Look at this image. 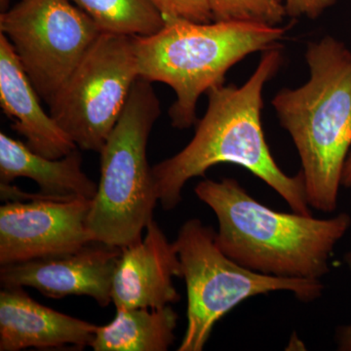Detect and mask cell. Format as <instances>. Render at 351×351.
<instances>
[{
    "mask_svg": "<svg viewBox=\"0 0 351 351\" xmlns=\"http://www.w3.org/2000/svg\"><path fill=\"white\" fill-rule=\"evenodd\" d=\"M282 64L278 45L265 50L257 69L242 86L223 84L206 92L208 108L195 137L179 154L152 167L158 201L172 210L189 180L203 177L219 163L250 171L274 189L295 213L311 215L302 172L290 177L277 165L262 125L263 90Z\"/></svg>",
    "mask_w": 351,
    "mask_h": 351,
    "instance_id": "6da1fadb",
    "label": "cell"
},
{
    "mask_svg": "<svg viewBox=\"0 0 351 351\" xmlns=\"http://www.w3.org/2000/svg\"><path fill=\"white\" fill-rule=\"evenodd\" d=\"M196 195L219 221L216 242L242 267L287 278L320 279L351 226L346 213L330 219L274 211L252 197L237 180H204Z\"/></svg>",
    "mask_w": 351,
    "mask_h": 351,
    "instance_id": "7a4b0ae2",
    "label": "cell"
},
{
    "mask_svg": "<svg viewBox=\"0 0 351 351\" xmlns=\"http://www.w3.org/2000/svg\"><path fill=\"white\" fill-rule=\"evenodd\" d=\"M306 60L308 82L281 90L272 106L299 152L309 207L331 213L351 149V51L325 36L308 43Z\"/></svg>",
    "mask_w": 351,
    "mask_h": 351,
    "instance_id": "3957f363",
    "label": "cell"
},
{
    "mask_svg": "<svg viewBox=\"0 0 351 351\" xmlns=\"http://www.w3.org/2000/svg\"><path fill=\"white\" fill-rule=\"evenodd\" d=\"M287 29L244 22L202 23L165 18L149 36H134L138 76L163 82L175 91L169 110L173 127L197 122L196 104L210 88L223 84L228 69L258 51L278 45Z\"/></svg>",
    "mask_w": 351,
    "mask_h": 351,
    "instance_id": "277c9868",
    "label": "cell"
},
{
    "mask_svg": "<svg viewBox=\"0 0 351 351\" xmlns=\"http://www.w3.org/2000/svg\"><path fill=\"white\" fill-rule=\"evenodd\" d=\"M160 114V101L152 82L137 78L100 152V182L88 216L94 241L125 248L143 239L154 219L158 196L147 147Z\"/></svg>",
    "mask_w": 351,
    "mask_h": 351,
    "instance_id": "5b68a950",
    "label": "cell"
},
{
    "mask_svg": "<svg viewBox=\"0 0 351 351\" xmlns=\"http://www.w3.org/2000/svg\"><path fill=\"white\" fill-rule=\"evenodd\" d=\"M188 290V327L178 351H201L226 313L254 295L290 291L301 302L322 294L320 279L287 278L242 267L219 249L216 232L198 219L186 221L174 242Z\"/></svg>",
    "mask_w": 351,
    "mask_h": 351,
    "instance_id": "8992f818",
    "label": "cell"
},
{
    "mask_svg": "<svg viewBox=\"0 0 351 351\" xmlns=\"http://www.w3.org/2000/svg\"><path fill=\"white\" fill-rule=\"evenodd\" d=\"M138 77L134 36L101 32L48 104L51 117L78 149L100 154Z\"/></svg>",
    "mask_w": 351,
    "mask_h": 351,
    "instance_id": "52a82bcc",
    "label": "cell"
},
{
    "mask_svg": "<svg viewBox=\"0 0 351 351\" xmlns=\"http://www.w3.org/2000/svg\"><path fill=\"white\" fill-rule=\"evenodd\" d=\"M0 32L49 104L101 32L69 0H22L0 15Z\"/></svg>",
    "mask_w": 351,
    "mask_h": 351,
    "instance_id": "ba28073f",
    "label": "cell"
},
{
    "mask_svg": "<svg viewBox=\"0 0 351 351\" xmlns=\"http://www.w3.org/2000/svg\"><path fill=\"white\" fill-rule=\"evenodd\" d=\"M0 208V265L64 255L94 241L88 228L92 200H57L18 189Z\"/></svg>",
    "mask_w": 351,
    "mask_h": 351,
    "instance_id": "9c48e42d",
    "label": "cell"
},
{
    "mask_svg": "<svg viewBox=\"0 0 351 351\" xmlns=\"http://www.w3.org/2000/svg\"><path fill=\"white\" fill-rule=\"evenodd\" d=\"M121 248L92 241L80 250L1 265L2 287H31L52 299L87 295L105 307L112 302L113 274Z\"/></svg>",
    "mask_w": 351,
    "mask_h": 351,
    "instance_id": "30bf717a",
    "label": "cell"
},
{
    "mask_svg": "<svg viewBox=\"0 0 351 351\" xmlns=\"http://www.w3.org/2000/svg\"><path fill=\"white\" fill-rule=\"evenodd\" d=\"M182 277L175 244L168 241L156 221H149L140 241L122 248L112 283L117 308H160L181 299L173 277Z\"/></svg>",
    "mask_w": 351,
    "mask_h": 351,
    "instance_id": "8fae6325",
    "label": "cell"
},
{
    "mask_svg": "<svg viewBox=\"0 0 351 351\" xmlns=\"http://www.w3.org/2000/svg\"><path fill=\"white\" fill-rule=\"evenodd\" d=\"M98 326L54 311L25 293L23 287L0 292V350L20 351L91 346Z\"/></svg>",
    "mask_w": 351,
    "mask_h": 351,
    "instance_id": "7c38bea8",
    "label": "cell"
},
{
    "mask_svg": "<svg viewBox=\"0 0 351 351\" xmlns=\"http://www.w3.org/2000/svg\"><path fill=\"white\" fill-rule=\"evenodd\" d=\"M39 95L21 66L12 44L0 34V106L12 129L25 138L32 152L51 159L77 149L68 134L39 101Z\"/></svg>",
    "mask_w": 351,
    "mask_h": 351,
    "instance_id": "4fadbf2b",
    "label": "cell"
},
{
    "mask_svg": "<svg viewBox=\"0 0 351 351\" xmlns=\"http://www.w3.org/2000/svg\"><path fill=\"white\" fill-rule=\"evenodd\" d=\"M80 149L59 159L32 152L27 145L0 133V182L11 184L29 178L38 184L39 193L57 200L93 199L98 184L82 171Z\"/></svg>",
    "mask_w": 351,
    "mask_h": 351,
    "instance_id": "5bb4252c",
    "label": "cell"
},
{
    "mask_svg": "<svg viewBox=\"0 0 351 351\" xmlns=\"http://www.w3.org/2000/svg\"><path fill=\"white\" fill-rule=\"evenodd\" d=\"M178 314L172 306L117 308L114 319L98 326L95 351H166L175 341Z\"/></svg>",
    "mask_w": 351,
    "mask_h": 351,
    "instance_id": "9a60e30c",
    "label": "cell"
},
{
    "mask_svg": "<svg viewBox=\"0 0 351 351\" xmlns=\"http://www.w3.org/2000/svg\"><path fill=\"white\" fill-rule=\"evenodd\" d=\"M86 13L101 32L149 36L160 31L165 18L152 0H69Z\"/></svg>",
    "mask_w": 351,
    "mask_h": 351,
    "instance_id": "2e32d148",
    "label": "cell"
},
{
    "mask_svg": "<svg viewBox=\"0 0 351 351\" xmlns=\"http://www.w3.org/2000/svg\"><path fill=\"white\" fill-rule=\"evenodd\" d=\"M214 22H244L276 27L286 13L284 0H208Z\"/></svg>",
    "mask_w": 351,
    "mask_h": 351,
    "instance_id": "e0dca14e",
    "label": "cell"
},
{
    "mask_svg": "<svg viewBox=\"0 0 351 351\" xmlns=\"http://www.w3.org/2000/svg\"><path fill=\"white\" fill-rule=\"evenodd\" d=\"M164 18L173 17L191 22L211 23V10L208 0H152Z\"/></svg>",
    "mask_w": 351,
    "mask_h": 351,
    "instance_id": "ac0fdd59",
    "label": "cell"
},
{
    "mask_svg": "<svg viewBox=\"0 0 351 351\" xmlns=\"http://www.w3.org/2000/svg\"><path fill=\"white\" fill-rule=\"evenodd\" d=\"M337 0H284L286 13L292 18L316 19Z\"/></svg>",
    "mask_w": 351,
    "mask_h": 351,
    "instance_id": "d6986e66",
    "label": "cell"
},
{
    "mask_svg": "<svg viewBox=\"0 0 351 351\" xmlns=\"http://www.w3.org/2000/svg\"><path fill=\"white\" fill-rule=\"evenodd\" d=\"M345 262L351 270V250L346 254ZM337 343L339 350L351 351V324L339 328L337 331Z\"/></svg>",
    "mask_w": 351,
    "mask_h": 351,
    "instance_id": "ffe728a7",
    "label": "cell"
},
{
    "mask_svg": "<svg viewBox=\"0 0 351 351\" xmlns=\"http://www.w3.org/2000/svg\"><path fill=\"white\" fill-rule=\"evenodd\" d=\"M341 186L351 188V149L343 166V175H341Z\"/></svg>",
    "mask_w": 351,
    "mask_h": 351,
    "instance_id": "44dd1931",
    "label": "cell"
},
{
    "mask_svg": "<svg viewBox=\"0 0 351 351\" xmlns=\"http://www.w3.org/2000/svg\"><path fill=\"white\" fill-rule=\"evenodd\" d=\"M9 0H0V7H1L2 12L8 9Z\"/></svg>",
    "mask_w": 351,
    "mask_h": 351,
    "instance_id": "7402d4cb",
    "label": "cell"
}]
</instances>
